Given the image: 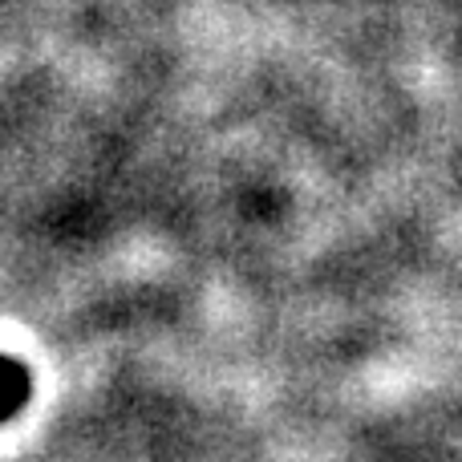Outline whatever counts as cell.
<instances>
[{
  "label": "cell",
  "mask_w": 462,
  "mask_h": 462,
  "mask_svg": "<svg viewBox=\"0 0 462 462\" xmlns=\"http://www.w3.org/2000/svg\"><path fill=\"white\" fill-rule=\"evenodd\" d=\"M32 398V374L16 353H5V422L13 426L21 418L24 402Z\"/></svg>",
  "instance_id": "obj_1"
}]
</instances>
